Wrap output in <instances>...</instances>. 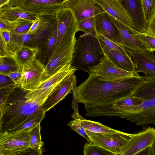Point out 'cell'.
Segmentation results:
<instances>
[{
	"label": "cell",
	"mask_w": 155,
	"mask_h": 155,
	"mask_svg": "<svg viewBox=\"0 0 155 155\" xmlns=\"http://www.w3.org/2000/svg\"><path fill=\"white\" fill-rule=\"evenodd\" d=\"M44 142L41 140V135L40 123L32 128L30 131L29 147L32 149L42 155V148Z\"/></svg>",
	"instance_id": "484cf974"
},
{
	"label": "cell",
	"mask_w": 155,
	"mask_h": 155,
	"mask_svg": "<svg viewBox=\"0 0 155 155\" xmlns=\"http://www.w3.org/2000/svg\"><path fill=\"white\" fill-rule=\"evenodd\" d=\"M104 56L98 36L84 33L76 41L71 64L76 70L89 73Z\"/></svg>",
	"instance_id": "3957f363"
},
{
	"label": "cell",
	"mask_w": 155,
	"mask_h": 155,
	"mask_svg": "<svg viewBox=\"0 0 155 155\" xmlns=\"http://www.w3.org/2000/svg\"><path fill=\"white\" fill-rule=\"evenodd\" d=\"M71 117L74 119H77L85 130L91 132L107 134L116 133L118 131L104 125L99 122L86 120L79 113L74 112Z\"/></svg>",
	"instance_id": "44dd1931"
},
{
	"label": "cell",
	"mask_w": 155,
	"mask_h": 155,
	"mask_svg": "<svg viewBox=\"0 0 155 155\" xmlns=\"http://www.w3.org/2000/svg\"><path fill=\"white\" fill-rule=\"evenodd\" d=\"M10 0H0V8L4 5L8 4Z\"/></svg>",
	"instance_id": "f6af8a7d"
},
{
	"label": "cell",
	"mask_w": 155,
	"mask_h": 155,
	"mask_svg": "<svg viewBox=\"0 0 155 155\" xmlns=\"http://www.w3.org/2000/svg\"><path fill=\"white\" fill-rule=\"evenodd\" d=\"M101 46L104 55L116 66L125 71L135 72L134 63L128 52L125 53L116 50H109Z\"/></svg>",
	"instance_id": "ffe728a7"
},
{
	"label": "cell",
	"mask_w": 155,
	"mask_h": 155,
	"mask_svg": "<svg viewBox=\"0 0 155 155\" xmlns=\"http://www.w3.org/2000/svg\"><path fill=\"white\" fill-rule=\"evenodd\" d=\"M32 40V35L28 33L16 34L11 32L9 47L14 53L21 48L25 43Z\"/></svg>",
	"instance_id": "4316f807"
},
{
	"label": "cell",
	"mask_w": 155,
	"mask_h": 155,
	"mask_svg": "<svg viewBox=\"0 0 155 155\" xmlns=\"http://www.w3.org/2000/svg\"><path fill=\"white\" fill-rule=\"evenodd\" d=\"M98 38L101 45L104 48L109 50H114L123 53H128L126 48L123 45L115 43L103 35L98 34Z\"/></svg>",
	"instance_id": "d6a6232c"
},
{
	"label": "cell",
	"mask_w": 155,
	"mask_h": 155,
	"mask_svg": "<svg viewBox=\"0 0 155 155\" xmlns=\"http://www.w3.org/2000/svg\"><path fill=\"white\" fill-rule=\"evenodd\" d=\"M45 113L43 110L41 109L30 116L18 127L5 132H14L24 130L31 129L41 123L45 117Z\"/></svg>",
	"instance_id": "d4e9b609"
},
{
	"label": "cell",
	"mask_w": 155,
	"mask_h": 155,
	"mask_svg": "<svg viewBox=\"0 0 155 155\" xmlns=\"http://www.w3.org/2000/svg\"><path fill=\"white\" fill-rule=\"evenodd\" d=\"M39 50L38 47H30L24 45L14 52L13 55L17 62L22 66L36 58Z\"/></svg>",
	"instance_id": "603a6c76"
},
{
	"label": "cell",
	"mask_w": 155,
	"mask_h": 155,
	"mask_svg": "<svg viewBox=\"0 0 155 155\" xmlns=\"http://www.w3.org/2000/svg\"><path fill=\"white\" fill-rule=\"evenodd\" d=\"M40 21V18L39 16H37L36 19L33 21L32 24L29 30L28 33L30 35H33L38 28Z\"/></svg>",
	"instance_id": "b9f144b4"
},
{
	"label": "cell",
	"mask_w": 155,
	"mask_h": 155,
	"mask_svg": "<svg viewBox=\"0 0 155 155\" xmlns=\"http://www.w3.org/2000/svg\"><path fill=\"white\" fill-rule=\"evenodd\" d=\"M138 73L119 79L102 80L93 75L76 88L78 102L94 105H104L132 95L143 82Z\"/></svg>",
	"instance_id": "6da1fadb"
},
{
	"label": "cell",
	"mask_w": 155,
	"mask_h": 155,
	"mask_svg": "<svg viewBox=\"0 0 155 155\" xmlns=\"http://www.w3.org/2000/svg\"><path fill=\"white\" fill-rule=\"evenodd\" d=\"M55 17L57 21V34L54 49L63 38L71 40L75 37L76 33L79 31L78 21L71 9L63 7L57 11Z\"/></svg>",
	"instance_id": "9c48e42d"
},
{
	"label": "cell",
	"mask_w": 155,
	"mask_h": 155,
	"mask_svg": "<svg viewBox=\"0 0 155 155\" xmlns=\"http://www.w3.org/2000/svg\"><path fill=\"white\" fill-rule=\"evenodd\" d=\"M133 35L144 44L149 50L153 52L155 51V36L139 32Z\"/></svg>",
	"instance_id": "1f68e13d"
},
{
	"label": "cell",
	"mask_w": 155,
	"mask_h": 155,
	"mask_svg": "<svg viewBox=\"0 0 155 155\" xmlns=\"http://www.w3.org/2000/svg\"><path fill=\"white\" fill-rule=\"evenodd\" d=\"M145 18L147 24L155 16V0H142Z\"/></svg>",
	"instance_id": "4dcf8cb0"
},
{
	"label": "cell",
	"mask_w": 155,
	"mask_h": 155,
	"mask_svg": "<svg viewBox=\"0 0 155 155\" xmlns=\"http://www.w3.org/2000/svg\"><path fill=\"white\" fill-rule=\"evenodd\" d=\"M78 22L79 31H82L84 33H90L95 36H98L96 28L95 16L87 18Z\"/></svg>",
	"instance_id": "83f0119b"
},
{
	"label": "cell",
	"mask_w": 155,
	"mask_h": 155,
	"mask_svg": "<svg viewBox=\"0 0 155 155\" xmlns=\"http://www.w3.org/2000/svg\"><path fill=\"white\" fill-rule=\"evenodd\" d=\"M121 3L131 19L133 29L139 32L145 33L147 24L145 18L142 0H122Z\"/></svg>",
	"instance_id": "e0dca14e"
},
{
	"label": "cell",
	"mask_w": 155,
	"mask_h": 155,
	"mask_svg": "<svg viewBox=\"0 0 155 155\" xmlns=\"http://www.w3.org/2000/svg\"><path fill=\"white\" fill-rule=\"evenodd\" d=\"M64 2L63 0H10L8 4L36 16H55L57 11L63 7Z\"/></svg>",
	"instance_id": "52a82bcc"
},
{
	"label": "cell",
	"mask_w": 155,
	"mask_h": 155,
	"mask_svg": "<svg viewBox=\"0 0 155 155\" xmlns=\"http://www.w3.org/2000/svg\"><path fill=\"white\" fill-rule=\"evenodd\" d=\"M21 72L22 70H19L10 73L6 75L8 76L13 82L19 87L20 86Z\"/></svg>",
	"instance_id": "f35d334b"
},
{
	"label": "cell",
	"mask_w": 155,
	"mask_h": 155,
	"mask_svg": "<svg viewBox=\"0 0 155 155\" xmlns=\"http://www.w3.org/2000/svg\"><path fill=\"white\" fill-rule=\"evenodd\" d=\"M151 155H155V139L151 146Z\"/></svg>",
	"instance_id": "bcb514c9"
},
{
	"label": "cell",
	"mask_w": 155,
	"mask_h": 155,
	"mask_svg": "<svg viewBox=\"0 0 155 155\" xmlns=\"http://www.w3.org/2000/svg\"><path fill=\"white\" fill-rule=\"evenodd\" d=\"M132 95L144 101L129 111L124 118L138 126L155 125V80H144Z\"/></svg>",
	"instance_id": "277c9868"
},
{
	"label": "cell",
	"mask_w": 155,
	"mask_h": 155,
	"mask_svg": "<svg viewBox=\"0 0 155 155\" xmlns=\"http://www.w3.org/2000/svg\"><path fill=\"white\" fill-rule=\"evenodd\" d=\"M145 33L155 36V16L147 24Z\"/></svg>",
	"instance_id": "60d3db41"
},
{
	"label": "cell",
	"mask_w": 155,
	"mask_h": 155,
	"mask_svg": "<svg viewBox=\"0 0 155 155\" xmlns=\"http://www.w3.org/2000/svg\"><path fill=\"white\" fill-rule=\"evenodd\" d=\"M50 94H36L21 86L16 87L7 98L0 116V133L18 127L30 116L41 110V106Z\"/></svg>",
	"instance_id": "7a4b0ae2"
},
{
	"label": "cell",
	"mask_w": 155,
	"mask_h": 155,
	"mask_svg": "<svg viewBox=\"0 0 155 155\" xmlns=\"http://www.w3.org/2000/svg\"><path fill=\"white\" fill-rule=\"evenodd\" d=\"M94 0H67L64 2L63 7L71 9L79 22L105 12Z\"/></svg>",
	"instance_id": "4fadbf2b"
},
{
	"label": "cell",
	"mask_w": 155,
	"mask_h": 155,
	"mask_svg": "<svg viewBox=\"0 0 155 155\" xmlns=\"http://www.w3.org/2000/svg\"><path fill=\"white\" fill-rule=\"evenodd\" d=\"M36 16L25 12L17 6H13L8 4L0 9V17L10 21H15L19 18L34 21Z\"/></svg>",
	"instance_id": "7402d4cb"
},
{
	"label": "cell",
	"mask_w": 155,
	"mask_h": 155,
	"mask_svg": "<svg viewBox=\"0 0 155 155\" xmlns=\"http://www.w3.org/2000/svg\"><path fill=\"white\" fill-rule=\"evenodd\" d=\"M45 66L36 58L23 66L20 86L27 91L36 89L43 82Z\"/></svg>",
	"instance_id": "30bf717a"
},
{
	"label": "cell",
	"mask_w": 155,
	"mask_h": 155,
	"mask_svg": "<svg viewBox=\"0 0 155 155\" xmlns=\"http://www.w3.org/2000/svg\"><path fill=\"white\" fill-rule=\"evenodd\" d=\"M63 0V1L64 2V1H66V0Z\"/></svg>",
	"instance_id": "7dc6e473"
},
{
	"label": "cell",
	"mask_w": 155,
	"mask_h": 155,
	"mask_svg": "<svg viewBox=\"0 0 155 155\" xmlns=\"http://www.w3.org/2000/svg\"><path fill=\"white\" fill-rule=\"evenodd\" d=\"M133 60L134 72L142 73L144 80H155V55L150 50L135 51L126 48Z\"/></svg>",
	"instance_id": "8fae6325"
},
{
	"label": "cell",
	"mask_w": 155,
	"mask_h": 155,
	"mask_svg": "<svg viewBox=\"0 0 155 155\" xmlns=\"http://www.w3.org/2000/svg\"><path fill=\"white\" fill-rule=\"evenodd\" d=\"M107 13L124 25L133 34L138 31L133 28L132 21L122 4L117 0H94Z\"/></svg>",
	"instance_id": "9a60e30c"
},
{
	"label": "cell",
	"mask_w": 155,
	"mask_h": 155,
	"mask_svg": "<svg viewBox=\"0 0 155 155\" xmlns=\"http://www.w3.org/2000/svg\"><path fill=\"white\" fill-rule=\"evenodd\" d=\"M17 25L16 20L10 21L0 17V31L7 30L11 32L15 28Z\"/></svg>",
	"instance_id": "8d00e7d4"
},
{
	"label": "cell",
	"mask_w": 155,
	"mask_h": 155,
	"mask_svg": "<svg viewBox=\"0 0 155 155\" xmlns=\"http://www.w3.org/2000/svg\"><path fill=\"white\" fill-rule=\"evenodd\" d=\"M67 125L72 130L85 138L87 140V143H89L91 142L85 130L80 125L79 121L77 119H74L73 120L70 121Z\"/></svg>",
	"instance_id": "d590c367"
},
{
	"label": "cell",
	"mask_w": 155,
	"mask_h": 155,
	"mask_svg": "<svg viewBox=\"0 0 155 155\" xmlns=\"http://www.w3.org/2000/svg\"><path fill=\"white\" fill-rule=\"evenodd\" d=\"M77 79L74 74L65 79L47 98L41 106V109L46 113L64 99L76 86Z\"/></svg>",
	"instance_id": "2e32d148"
},
{
	"label": "cell",
	"mask_w": 155,
	"mask_h": 155,
	"mask_svg": "<svg viewBox=\"0 0 155 155\" xmlns=\"http://www.w3.org/2000/svg\"><path fill=\"white\" fill-rule=\"evenodd\" d=\"M84 155H114L101 147L91 142L85 143L84 146Z\"/></svg>",
	"instance_id": "f546056e"
},
{
	"label": "cell",
	"mask_w": 155,
	"mask_h": 155,
	"mask_svg": "<svg viewBox=\"0 0 155 155\" xmlns=\"http://www.w3.org/2000/svg\"><path fill=\"white\" fill-rule=\"evenodd\" d=\"M34 21L20 18L18 25L11 32L16 34L28 33Z\"/></svg>",
	"instance_id": "e575fe53"
},
{
	"label": "cell",
	"mask_w": 155,
	"mask_h": 155,
	"mask_svg": "<svg viewBox=\"0 0 155 155\" xmlns=\"http://www.w3.org/2000/svg\"><path fill=\"white\" fill-rule=\"evenodd\" d=\"M96 28L97 34H100L110 40L121 45L118 31L110 20L109 15L105 12L95 16Z\"/></svg>",
	"instance_id": "ac0fdd59"
},
{
	"label": "cell",
	"mask_w": 155,
	"mask_h": 155,
	"mask_svg": "<svg viewBox=\"0 0 155 155\" xmlns=\"http://www.w3.org/2000/svg\"><path fill=\"white\" fill-rule=\"evenodd\" d=\"M17 87H18L15 83H13L0 88V116L3 113L7 98L13 91Z\"/></svg>",
	"instance_id": "836d02e7"
},
{
	"label": "cell",
	"mask_w": 155,
	"mask_h": 155,
	"mask_svg": "<svg viewBox=\"0 0 155 155\" xmlns=\"http://www.w3.org/2000/svg\"><path fill=\"white\" fill-rule=\"evenodd\" d=\"M155 139V128L149 127L134 134L125 148L122 155H134L142 149L151 146Z\"/></svg>",
	"instance_id": "5bb4252c"
},
{
	"label": "cell",
	"mask_w": 155,
	"mask_h": 155,
	"mask_svg": "<svg viewBox=\"0 0 155 155\" xmlns=\"http://www.w3.org/2000/svg\"><path fill=\"white\" fill-rule=\"evenodd\" d=\"M14 53L11 50L4 39L0 37V56H13Z\"/></svg>",
	"instance_id": "74e56055"
},
{
	"label": "cell",
	"mask_w": 155,
	"mask_h": 155,
	"mask_svg": "<svg viewBox=\"0 0 155 155\" xmlns=\"http://www.w3.org/2000/svg\"><path fill=\"white\" fill-rule=\"evenodd\" d=\"M109 16L118 31L121 45L135 51L149 50L144 44L134 36L131 32L124 25L109 15Z\"/></svg>",
	"instance_id": "d6986e66"
},
{
	"label": "cell",
	"mask_w": 155,
	"mask_h": 155,
	"mask_svg": "<svg viewBox=\"0 0 155 155\" xmlns=\"http://www.w3.org/2000/svg\"><path fill=\"white\" fill-rule=\"evenodd\" d=\"M76 41L74 37L64 46L53 50L45 66L43 73V81L62 67L71 62Z\"/></svg>",
	"instance_id": "ba28073f"
},
{
	"label": "cell",
	"mask_w": 155,
	"mask_h": 155,
	"mask_svg": "<svg viewBox=\"0 0 155 155\" xmlns=\"http://www.w3.org/2000/svg\"><path fill=\"white\" fill-rule=\"evenodd\" d=\"M11 32L7 30L0 31V37L2 38L6 43L9 46Z\"/></svg>",
	"instance_id": "7bdbcfd3"
},
{
	"label": "cell",
	"mask_w": 155,
	"mask_h": 155,
	"mask_svg": "<svg viewBox=\"0 0 155 155\" xmlns=\"http://www.w3.org/2000/svg\"><path fill=\"white\" fill-rule=\"evenodd\" d=\"M31 129L0 133V155L27 154L29 153L39 155L38 152L29 147Z\"/></svg>",
	"instance_id": "5b68a950"
},
{
	"label": "cell",
	"mask_w": 155,
	"mask_h": 155,
	"mask_svg": "<svg viewBox=\"0 0 155 155\" xmlns=\"http://www.w3.org/2000/svg\"><path fill=\"white\" fill-rule=\"evenodd\" d=\"M135 73L117 68L105 55L98 64L90 69L89 73V74L96 76L102 80L119 79L132 76Z\"/></svg>",
	"instance_id": "7c38bea8"
},
{
	"label": "cell",
	"mask_w": 155,
	"mask_h": 155,
	"mask_svg": "<svg viewBox=\"0 0 155 155\" xmlns=\"http://www.w3.org/2000/svg\"><path fill=\"white\" fill-rule=\"evenodd\" d=\"M23 66L12 55L0 56V74L6 75L10 73L22 70Z\"/></svg>",
	"instance_id": "cb8c5ba5"
},
{
	"label": "cell",
	"mask_w": 155,
	"mask_h": 155,
	"mask_svg": "<svg viewBox=\"0 0 155 155\" xmlns=\"http://www.w3.org/2000/svg\"><path fill=\"white\" fill-rule=\"evenodd\" d=\"M136 155H151V146H148L142 149Z\"/></svg>",
	"instance_id": "ee69618b"
},
{
	"label": "cell",
	"mask_w": 155,
	"mask_h": 155,
	"mask_svg": "<svg viewBox=\"0 0 155 155\" xmlns=\"http://www.w3.org/2000/svg\"><path fill=\"white\" fill-rule=\"evenodd\" d=\"M57 34V21L55 17L51 29L46 37V49L48 54H51L54 49L56 41Z\"/></svg>",
	"instance_id": "f1b7e54d"
},
{
	"label": "cell",
	"mask_w": 155,
	"mask_h": 155,
	"mask_svg": "<svg viewBox=\"0 0 155 155\" xmlns=\"http://www.w3.org/2000/svg\"><path fill=\"white\" fill-rule=\"evenodd\" d=\"M85 131L91 142L110 152L114 155H123L125 148L134 134L119 130L116 133L107 134Z\"/></svg>",
	"instance_id": "8992f818"
},
{
	"label": "cell",
	"mask_w": 155,
	"mask_h": 155,
	"mask_svg": "<svg viewBox=\"0 0 155 155\" xmlns=\"http://www.w3.org/2000/svg\"><path fill=\"white\" fill-rule=\"evenodd\" d=\"M14 83L8 76L0 74V88Z\"/></svg>",
	"instance_id": "ab89813d"
}]
</instances>
